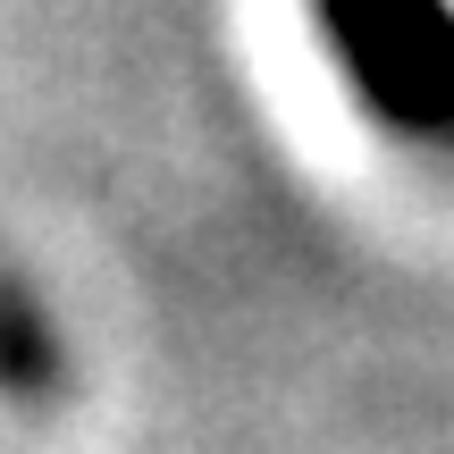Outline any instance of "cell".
<instances>
[{
	"mask_svg": "<svg viewBox=\"0 0 454 454\" xmlns=\"http://www.w3.org/2000/svg\"><path fill=\"white\" fill-rule=\"evenodd\" d=\"M311 26L387 135L454 152V0H311Z\"/></svg>",
	"mask_w": 454,
	"mask_h": 454,
	"instance_id": "cell-1",
	"label": "cell"
}]
</instances>
